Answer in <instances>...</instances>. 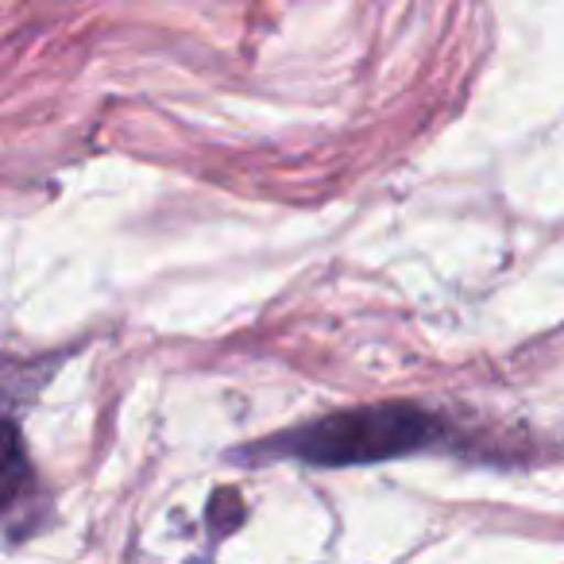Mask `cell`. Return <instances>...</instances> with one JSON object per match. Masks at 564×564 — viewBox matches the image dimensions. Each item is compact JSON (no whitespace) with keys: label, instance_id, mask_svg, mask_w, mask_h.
I'll use <instances>...</instances> for the list:
<instances>
[{"label":"cell","instance_id":"1","mask_svg":"<svg viewBox=\"0 0 564 564\" xmlns=\"http://www.w3.org/2000/svg\"><path fill=\"white\" fill-rule=\"evenodd\" d=\"M437 437V417L410 402H379V406L340 410V414L317 417L302 430L274 441L286 456L306 464L337 468V464H376L391 456L414 453Z\"/></svg>","mask_w":564,"mask_h":564}]
</instances>
